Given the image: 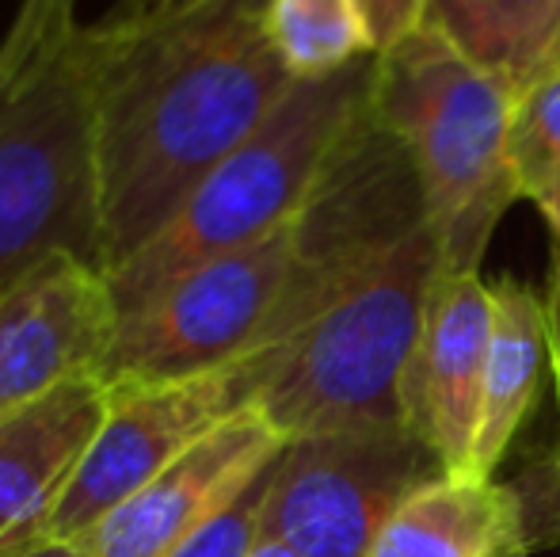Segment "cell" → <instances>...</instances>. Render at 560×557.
Returning <instances> with one entry per match:
<instances>
[{
  "label": "cell",
  "mask_w": 560,
  "mask_h": 557,
  "mask_svg": "<svg viewBox=\"0 0 560 557\" xmlns=\"http://www.w3.org/2000/svg\"><path fill=\"white\" fill-rule=\"evenodd\" d=\"M508 156L523 199H538L560 184V66L515 96Z\"/></svg>",
  "instance_id": "ac0fdd59"
},
{
  "label": "cell",
  "mask_w": 560,
  "mask_h": 557,
  "mask_svg": "<svg viewBox=\"0 0 560 557\" xmlns=\"http://www.w3.org/2000/svg\"><path fill=\"white\" fill-rule=\"evenodd\" d=\"M264 27L294 81H317L374 54L354 0H267Z\"/></svg>",
  "instance_id": "e0dca14e"
},
{
  "label": "cell",
  "mask_w": 560,
  "mask_h": 557,
  "mask_svg": "<svg viewBox=\"0 0 560 557\" xmlns=\"http://www.w3.org/2000/svg\"><path fill=\"white\" fill-rule=\"evenodd\" d=\"M546 333H549V371H553V382H557V405H560V237H557V253H553V268H549V282H546ZM546 462L560 466V436L553 443V451L541 454Z\"/></svg>",
  "instance_id": "603a6c76"
},
{
  "label": "cell",
  "mask_w": 560,
  "mask_h": 557,
  "mask_svg": "<svg viewBox=\"0 0 560 557\" xmlns=\"http://www.w3.org/2000/svg\"><path fill=\"white\" fill-rule=\"evenodd\" d=\"M370 100L420 172L443 276H480L495 225L523 199L508 156L515 89L428 20L377 54Z\"/></svg>",
  "instance_id": "277c9868"
},
{
  "label": "cell",
  "mask_w": 560,
  "mask_h": 557,
  "mask_svg": "<svg viewBox=\"0 0 560 557\" xmlns=\"http://www.w3.org/2000/svg\"><path fill=\"white\" fill-rule=\"evenodd\" d=\"M271 466L233 504H225L214 520H207L195 535H187L168 557H248L252 546L264 535V500L267 481H271Z\"/></svg>",
  "instance_id": "d6986e66"
},
{
  "label": "cell",
  "mask_w": 560,
  "mask_h": 557,
  "mask_svg": "<svg viewBox=\"0 0 560 557\" xmlns=\"http://www.w3.org/2000/svg\"><path fill=\"white\" fill-rule=\"evenodd\" d=\"M443 271L431 225L343 287L287 340L241 359L248 405L282 439L405 428V374Z\"/></svg>",
  "instance_id": "3957f363"
},
{
  "label": "cell",
  "mask_w": 560,
  "mask_h": 557,
  "mask_svg": "<svg viewBox=\"0 0 560 557\" xmlns=\"http://www.w3.org/2000/svg\"><path fill=\"white\" fill-rule=\"evenodd\" d=\"M423 225L420 172L405 141L374 112V100H366L294 214V268L256 351L287 340Z\"/></svg>",
  "instance_id": "8992f818"
},
{
  "label": "cell",
  "mask_w": 560,
  "mask_h": 557,
  "mask_svg": "<svg viewBox=\"0 0 560 557\" xmlns=\"http://www.w3.org/2000/svg\"><path fill=\"white\" fill-rule=\"evenodd\" d=\"M12 557H92L89 546L84 543H61V538H50V543H38L23 554H12Z\"/></svg>",
  "instance_id": "cb8c5ba5"
},
{
  "label": "cell",
  "mask_w": 560,
  "mask_h": 557,
  "mask_svg": "<svg viewBox=\"0 0 560 557\" xmlns=\"http://www.w3.org/2000/svg\"><path fill=\"white\" fill-rule=\"evenodd\" d=\"M377 54L317 81H294L271 115L195 187L184 207L107 276L118 321L187 271L294 222L328 153L374 92Z\"/></svg>",
  "instance_id": "5b68a950"
},
{
  "label": "cell",
  "mask_w": 560,
  "mask_h": 557,
  "mask_svg": "<svg viewBox=\"0 0 560 557\" xmlns=\"http://www.w3.org/2000/svg\"><path fill=\"white\" fill-rule=\"evenodd\" d=\"M294 268V222L187 271L118 321L96 379L107 394L214 374L259 348Z\"/></svg>",
  "instance_id": "52a82bcc"
},
{
  "label": "cell",
  "mask_w": 560,
  "mask_h": 557,
  "mask_svg": "<svg viewBox=\"0 0 560 557\" xmlns=\"http://www.w3.org/2000/svg\"><path fill=\"white\" fill-rule=\"evenodd\" d=\"M439 474L408 428L290 439L267 481L264 535L302 557H366L393 508Z\"/></svg>",
  "instance_id": "ba28073f"
},
{
  "label": "cell",
  "mask_w": 560,
  "mask_h": 557,
  "mask_svg": "<svg viewBox=\"0 0 560 557\" xmlns=\"http://www.w3.org/2000/svg\"><path fill=\"white\" fill-rule=\"evenodd\" d=\"M366 557H526L523 508L508 481L439 474L393 508Z\"/></svg>",
  "instance_id": "5bb4252c"
},
{
  "label": "cell",
  "mask_w": 560,
  "mask_h": 557,
  "mask_svg": "<svg viewBox=\"0 0 560 557\" xmlns=\"http://www.w3.org/2000/svg\"><path fill=\"white\" fill-rule=\"evenodd\" d=\"M354 4H359L362 23L370 31L374 54H385L428 23L431 0H354Z\"/></svg>",
  "instance_id": "44dd1931"
},
{
  "label": "cell",
  "mask_w": 560,
  "mask_h": 557,
  "mask_svg": "<svg viewBox=\"0 0 560 557\" xmlns=\"http://www.w3.org/2000/svg\"><path fill=\"white\" fill-rule=\"evenodd\" d=\"M112 282L81 256H50L0 294V420L100 371L115 340Z\"/></svg>",
  "instance_id": "30bf717a"
},
{
  "label": "cell",
  "mask_w": 560,
  "mask_h": 557,
  "mask_svg": "<svg viewBox=\"0 0 560 557\" xmlns=\"http://www.w3.org/2000/svg\"><path fill=\"white\" fill-rule=\"evenodd\" d=\"M248 557H302L298 550H290L282 538H271V535H259V543L252 546V554Z\"/></svg>",
  "instance_id": "d4e9b609"
},
{
  "label": "cell",
  "mask_w": 560,
  "mask_h": 557,
  "mask_svg": "<svg viewBox=\"0 0 560 557\" xmlns=\"http://www.w3.org/2000/svg\"><path fill=\"white\" fill-rule=\"evenodd\" d=\"M96 23L20 0L0 38V294L50 256L100 268Z\"/></svg>",
  "instance_id": "7a4b0ae2"
},
{
  "label": "cell",
  "mask_w": 560,
  "mask_h": 557,
  "mask_svg": "<svg viewBox=\"0 0 560 557\" xmlns=\"http://www.w3.org/2000/svg\"><path fill=\"white\" fill-rule=\"evenodd\" d=\"M267 0H210L145 27L100 20V271L112 276L241 146L294 77L264 27Z\"/></svg>",
  "instance_id": "6da1fadb"
},
{
  "label": "cell",
  "mask_w": 560,
  "mask_h": 557,
  "mask_svg": "<svg viewBox=\"0 0 560 557\" xmlns=\"http://www.w3.org/2000/svg\"><path fill=\"white\" fill-rule=\"evenodd\" d=\"M202 4H210V0H115L104 23H112V27H145V23L172 20V15H184Z\"/></svg>",
  "instance_id": "7402d4cb"
},
{
  "label": "cell",
  "mask_w": 560,
  "mask_h": 557,
  "mask_svg": "<svg viewBox=\"0 0 560 557\" xmlns=\"http://www.w3.org/2000/svg\"><path fill=\"white\" fill-rule=\"evenodd\" d=\"M549 367L546 305L530 287L503 276L492 282V336L480 382V417L465 477H495L508 446L538 402Z\"/></svg>",
  "instance_id": "9a60e30c"
},
{
  "label": "cell",
  "mask_w": 560,
  "mask_h": 557,
  "mask_svg": "<svg viewBox=\"0 0 560 557\" xmlns=\"http://www.w3.org/2000/svg\"><path fill=\"white\" fill-rule=\"evenodd\" d=\"M428 20L500 73L515 96L560 66V0H431Z\"/></svg>",
  "instance_id": "2e32d148"
},
{
  "label": "cell",
  "mask_w": 560,
  "mask_h": 557,
  "mask_svg": "<svg viewBox=\"0 0 560 557\" xmlns=\"http://www.w3.org/2000/svg\"><path fill=\"white\" fill-rule=\"evenodd\" d=\"M492 336V282L480 276H443L431 290L428 317L405 374V428L465 477L480 417V382Z\"/></svg>",
  "instance_id": "7c38bea8"
},
{
  "label": "cell",
  "mask_w": 560,
  "mask_h": 557,
  "mask_svg": "<svg viewBox=\"0 0 560 557\" xmlns=\"http://www.w3.org/2000/svg\"><path fill=\"white\" fill-rule=\"evenodd\" d=\"M534 202H538V210H541V214H546V222L553 225L557 237H560V184H557V187H549L546 195H538V199H534Z\"/></svg>",
  "instance_id": "484cf974"
},
{
  "label": "cell",
  "mask_w": 560,
  "mask_h": 557,
  "mask_svg": "<svg viewBox=\"0 0 560 557\" xmlns=\"http://www.w3.org/2000/svg\"><path fill=\"white\" fill-rule=\"evenodd\" d=\"M241 409H248V394L236 363L187 382L107 394L104 423L46 523V543L89 538L122 500Z\"/></svg>",
  "instance_id": "9c48e42d"
},
{
  "label": "cell",
  "mask_w": 560,
  "mask_h": 557,
  "mask_svg": "<svg viewBox=\"0 0 560 557\" xmlns=\"http://www.w3.org/2000/svg\"><path fill=\"white\" fill-rule=\"evenodd\" d=\"M287 439L259 409H241L141 485L89 538L92 557H168L187 535L233 504L282 454Z\"/></svg>",
  "instance_id": "8fae6325"
},
{
  "label": "cell",
  "mask_w": 560,
  "mask_h": 557,
  "mask_svg": "<svg viewBox=\"0 0 560 557\" xmlns=\"http://www.w3.org/2000/svg\"><path fill=\"white\" fill-rule=\"evenodd\" d=\"M104 413L107 390L89 374L0 420V557L46 543V523Z\"/></svg>",
  "instance_id": "4fadbf2b"
},
{
  "label": "cell",
  "mask_w": 560,
  "mask_h": 557,
  "mask_svg": "<svg viewBox=\"0 0 560 557\" xmlns=\"http://www.w3.org/2000/svg\"><path fill=\"white\" fill-rule=\"evenodd\" d=\"M508 485L515 489L518 508H523L526 554L560 546V466L546 459H534Z\"/></svg>",
  "instance_id": "ffe728a7"
}]
</instances>
